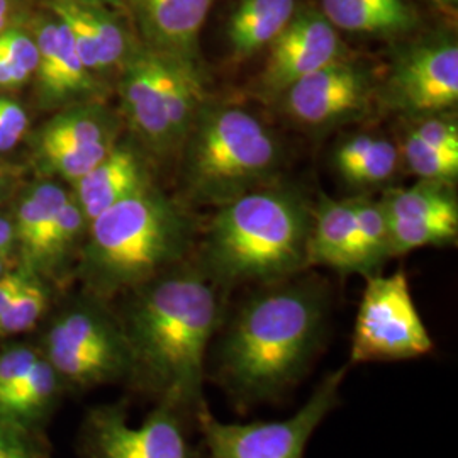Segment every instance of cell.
Masks as SVG:
<instances>
[{
  "mask_svg": "<svg viewBox=\"0 0 458 458\" xmlns=\"http://www.w3.org/2000/svg\"><path fill=\"white\" fill-rule=\"evenodd\" d=\"M0 17H13V2L0 0Z\"/></svg>",
  "mask_w": 458,
  "mask_h": 458,
  "instance_id": "40",
  "label": "cell"
},
{
  "mask_svg": "<svg viewBox=\"0 0 458 458\" xmlns=\"http://www.w3.org/2000/svg\"><path fill=\"white\" fill-rule=\"evenodd\" d=\"M75 2H82V4H92V5H104V7H109V5H121L123 0H75Z\"/></svg>",
  "mask_w": 458,
  "mask_h": 458,
  "instance_id": "39",
  "label": "cell"
},
{
  "mask_svg": "<svg viewBox=\"0 0 458 458\" xmlns=\"http://www.w3.org/2000/svg\"><path fill=\"white\" fill-rule=\"evenodd\" d=\"M391 221L458 219V200L450 183L420 181L408 189H394L378 200Z\"/></svg>",
  "mask_w": 458,
  "mask_h": 458,
  "instance_id": "25",
  "label": "cell"
},
{
  "mask_svg": "<svg viewBox=\"0 0 458 458\" xmlns=\"http://www.w3.org/2000/svg\"><path fill=\"white\" fill-rule=\"evenodd\" d=\"M372 96V73L344 58L306 75L277 98L301 126L327 130L359 119L370 107Z\"/></svg>",
  "mask_w": 458,
  "mask_h": 458,
  "instance_id": "11",
  "label": "cell"
},
{
  "mask_svg": "<svg viewBox=\"0 0 458 458\" xmlns=\"http://www.w3.org/2000/svg\"><path fill=\"white\" fill-rule=\"evenodd\" d=\"M295 11V0H240L226 26L231 58L243 62L268 48Z\"/></svg>",
  "mask_w": 458,
  "mask_h": 458,
  "instance_id": "19",
  "label": "cell"
},
{
  "mask_svg": "<svg viewBox=\"0 0 458 458\" xmlns=\"http://www.w3.org/2000/svg\"><path fill=\"white\" fill-rule=\"evenodd\" d=\"M119 92L126 121L145 147L162 158L175 153L158 79L157 51L148 47L134 48L121 68Z\"/></svg>",
  "mask_w": 458,
  "mask_h": 458,
  "instance_id": "13",
  "label": "cell"
},
{
  "mask_svg": "<svg viewBox=\"0 0 458 458\" xmlns=\"http://www.w3.org/2000/svg\"><path fill=\"white\" fill-rule=\"evenodd\" d=\"M331 162L344 182L370 189L391 181L401 162L399 147L376 134H353L335 148Z\"/></svg>",
  "mask_w": 458,
  "mask_h": 458,
  "instance_id": "22",
  "label": "cell"
},
{
  "mask_svg": "<svg viewBox=\"0 0 458 458\" xmlns=\"http://www.w3.org/2000/svg\"><path fill=\"white\" fill-rule=\"evenodd\" d=\"M49 7L68 28L83 65L94 75L123 68L136 48L130 34L104 5L51 0Z\"/></svg>",
  "mask_w": 458,
  "mask_h": 458,
  "instance_id": "14",
  "label": "cell"
},
{
  "mask_svg": "<svg viewBox=\"0 0 458 458\" xmlns=\"http://www.w3.org/2000/svg\"><path fill=\"white\" fill-rule=\"evenodd\" d=\"M34 41L38 48L36 77L38 87L47 102L58 104V73H60V24L58 19H48L36 26Z\"/></svg>",
  "mask_w": 458,
  "mask_h": 458,
  "instance_id": "29",
  "label": "cell"
},
{
  "mask_svg": "<svg viewBox=\"0 0 458 458\" xmlns=\"http://www.w3.org/2000/svg\"><path fill=\"white\" fill-rule=\"evenodd\" d=\"M158 79L164 94L168 124L175 148L194 126L202 106L208 102L200 65L158 53Z\"/></svg>",
  "mask_w": 458,
  "mask_h": 458,
  "instance_id": "20",
  "label": "cell"
},
{
  "mask_svg": "<svg viewBox=\"0 0 458 458\" xmlns=\"http://www.w3.org/2000/svg\"><path fill=\"white\" fill-rule=\"evenodd\" d=\"M17 248L14 223L0 216V259L14 263V250Z\"/></svg>",
  "mask_w": 458,
  "mask_h": 458,
  "instance_id": "37",
  "label": "cell"
},
{
  "mask_svg": "<svg viewBox=\"0 0 458 458\" xmlns=\"http://www.w3.org/2000/svg\"><path fill=\"white\" fill-rule=\"evenodd\" d=\"M194 240V219L151 183L89 223L79 276L109 301L185 262Z\"/></svg>",
  "mask_w": 458,
  "mask_h": 458,
  "instance_id": "4",
  "label": "cell"
},
{
  "mask_svg": "<svg viewBox=\"0 0 458 458\" xmlns=\"http://www.w3.org/2000/svg\"><path fill=\"white\" fill-rule=\"evenodd\" d=\"M181 149L187 192L217 208L265 187L282 162L277 138L257 115L209 100Z\"/></svg>",
  "mask_w": 458,
  "mask_h": 458,
  "instance_id": "5",
  "label": "cell"
},
{
  "mask_svg": "<svg viewBox=\"0 0 458 458\" xmlns=\"http://www.w3.org/2000/svg\"><path fill=\"white\" fill-rule=\"evenodd\" d=\"M433 4H437L438 7H445V9H454L457 7L458 0H431Z\"/></svg>",
  "mask_w": 458,
  "mask_h": 458,
  "instance_id": "42",
  "label": "cell"
},
{
  "mask_svg": "<svg viewBox=\"0 0 458 458\" xmlns=\"http://www.w3.org/2000/svg\"><path fill=\"white\" fill-rule=\"evenodd\" d=\"M30 274H31V270L19 265L0 277V312L11 304V301L21 291V287L24 285Z\"/></svg>",
  "mask_w": 458,
  "mask_h": 458,
  "instance_id": "35",
  "label": "cell"
},
{
  "mask_svg": "<svg viewBox=\"0 0 458 458\" xmlns=\"http://www.w3.org/2000/svg\"><path fill=\"white\" fill-rule=\"evenodd\" d=\"M30 77L31 75L26 70H22L21 66L13 64L11 60L0 56V87L13 89L17 85H22Z\"/></svg>",
  "mask_w": 458,
  "mask_h": 458,
  "instance_id": "36",
  "label": "cell"
},
{
  "mask_svg": "<svg viewBox=\"0 0 458 458\" xmlns=\"http://www.w3.org/2000/svg\"><path fill=\"white\" fill-rule=\"evenodd\" d=\"M68 197L60 185L45 182L36 185L19 204L14 231L21 267L39 277L47 276L49 240Z\"/></svg>",
  "mask_w": 458,
  "mask_h": 458,
  "instance_id": "18",
  "label": "cell"
},
{
  "mask_svg": "<svg viewBox=\"0 0 458 458\" xmlns=\"http://www.w3.org/2000/svg\"><path fill=\"white\" fill-rule=\"evenodd\" d=\"M149 49L199 65V36L216 0H126Z\"/></svg>",
  "mask_w": 458,
  "mask_h": 458,
  "instance_id": "15",
  "label": "cell"
},
{
  "mask_svg": "<svg viewBox=\"0 0 458 458\" xmlns=\"http://www.w3.org/2000/svg\"><path fill=\"white\" fill-rule=\"evenodd\" d=\"M124 295L117 316L131 350L126 387L196 421L208 408V348L226 319L225 289L185 260Z\"/></svg>",
  "mask_w": 458,
  "mask_h": 458,
  "instance_id": "1",
  "label": "cell"
},
{
  "mask_svg": "<svg viewBox=\"0 0 458 458\" xmlns=\"http://www.w3.org/2000/svg\"><path fill=\"white\" fill-rule=\"evenodd\" d=\"M353 200V216L357 229V245L360 255L361 276H377L380 267L391 257L387 217L380 202L357 197Z\"/></svg>",
  "mask_w": 458,
  "mask_h": 458,
  "instance_id": "26",
  "label": "cell"
},
{
  "mask_svg": "<svg viewBox=\"0 0 458 458\" xmlns=\"http://www.w3.org/2000/svg\"><path fill=\"white\" fill-rule=\"evenodd\" d=\"M0 126L19 141L28 131V114L16 100L0 98Z\"/></svg>",
  "mask_w": 458,
  "mask_h": 458,
  "instance_id": "34",
  "label": "cell"
},
{
  "mask_svg": "<svg viewBox=\"0 0 458 458\" xmlns=\"http://www.w3.org/2000/svg\"><path fill=\"white\" fill-rule=\"evenodd\" d=\"M293 278L262 285L216 335L211 378L242 410L293 389L325 344L327 291Z\"/></svg>",
  "mask_w": 458,
  "mask_h": 458,
  "instance_id": "2",
  "label": "cell"
},
{
  "mask_svg": "<svg viewBox=\"0 0 458 458\" xmlns=\"http://www.w3.org/2000/svg\"><path fill=\"white\" fill-rule=\"evenodd\" d=\"M386 102L404 114H442L458 102V47L452 39L412 45L399 55L384 85Z\"/></svg>",
  "mask_w": 458,
  "mask_h": 458,
  "instance_id": "10",
  "label": "cell"
},
{
  "mask_svg": "<svg viewBox=\"0 0 458 458\" xmlns=\"http://www.w3.org/2000/svg\"><path fill=\"white\" fill-rule=\"evenodd\" d=\"M65 394L62 378L41 355L31 374L0 403V421L43 431Z\"/></svg>",
  "mask_w": 458,
  "mask_h": 458,
  "instance_id": "21",
  "label": "cell"
},
{
  "mask_svg": "<svg viewBox=\"0 0 458 458\" xmlns=\"http://www.w3.org/2000/svg\"><path fill=\"white\" fill-rule=\"evenodd\" d=\"M75 185V199L87 223L126 197L151 185L147 164L132 148L115 143L113 149Z\"/></svg>",
  "mask_w": 458,
  "mask_h": 458,
  "instance_id": "16",
  "label": "cell"
},
{
  "mask_svg": "<svg viewBox=\"0 0 458 458\" xmlns=\"http://www.w3.org/2000/svg\"><path fill=\"white\" fill-rule=\"evenodd\" d=\"M117 138V121L98 104H81L55 115L39 132V151L75 149L94 145H113Z\"/></svg>",
  "mask_w": 458,
  "mask_h": 458,
  "instance_id": "24",
  "label": "cell"
},
{
  "mask_svg": "<svg viewBox=\"0 0 458 458\" xmlns=\"http://www.w3.org/2000/svg\"><path fill=\"white\" fill-rule=\"evenodd\" d=\"M191 418L170 403H157L141 426L130 425L123 403L87 411L77 437L82 458H199L187 437Z\"/></svg>",
  "mask_w": 458,
  "mask_h": 458,
  "instance_id": "9",
  "label": "cell"
},
{
  "mask_svg": "<svg viewBox=\"0 0 458 458\" xmlns=\"http://www.w3.org/2000/svg\"><path fill=\"white\" fill-rule=\"evenodd\" d=\"M9 270H13V262L0 259V277H2L4 274H7Z\"/></svg>",
  "mask_w": 458,
  "mask_h": 458,
  "instance_id": "43",
  "label": "cell"
},
{
  "mask_svg": "<svg viewBox=\"0 0 458 458\" xmlns=\"http://www.w3.org/2000/svg\"><path fill=\"white\" fill-rule=\"evenodd\" d=\"M7 185H9V177H7V170L0 165V199H2V194H4V191L7 189Z\"/></svg>",
  "mask_w": 458,
  "mask_h": 458,
  "instance_id": "41",
  "label": "cell"
},
{
  "mask_svg": "<svg viewBox=\"0 0 458 458\" xmlns=\"http://www.w3.org/2000/svg\"><path fill=\"white\" fill-rule=\"evenodd\" d=\"M0 56L11 60L13 64L33 75L38 66V48L34 36L21 28L9 26L0 33Z\"/></svg>",
  "mask_w": 458,
  "mask_h": 458,
  "instance_id": "33",
  "label": "cell"
},
{
  "mask_svg": "<svg viewBox=\"0 0 458 458\" xmlns=\"http://www.w3.org/2000/svg\"><path fill=\"white\" fill-rule=\"evenodd\" d=\"M344 58V41L327 17L316 11H295L291 22L268 47L259 90L277 98L293 83Z\"/></svg>",
  "mask_w": 458,
  "mask_h": 458,
  "instance_id": "12",
  "label": "cell"
},
{
  "mask_svg": "<svg viewBox=\"0 0 458 458\" xmlns=\"http://www.w3.org/2000/svg\"><path fill=\"white\" fill-rule=\"evenodd\" d=\"M344 376L346 367L325 376L306 404L284 421L231 425L217 421L206 408L196 423L209 458H304L312 433L340 404Z\"/></svg>",
  "mask_w": 458,
  "mask_h": 458,
  "instance_id": "8",
  "label": "cell"
},
{
  "mask_svg": "<svg viewBox=\"0 0 458 458\" xmlns=\"http://www.w3.org/2000/svg\"><path fill=\"white\" fill-rule=\"evenodd\" d=\"M312 211L289 189L262 187L219 206L196 263L228 291L297 277L308 265Z\"/></svg>",
  "mask_w": 458,
  "mask_h": 458,
  "instance_id": "3",
  "label": "cell"
},
{
  "mask_svg": "<svg viewBox=\"0 0 458 458\" xmlns=\"http://www.w3.org/2000/svg\"><path fill=\"white\" fill-rule=\"evenodd\" d=\"M311 211L308 265L327 267L342 276H361L353 200L323 197Z\"/></svg>",
  "mask_w": 458,
  "mask_h": 458,
  "instance_id": "17",
  "label": "cell"
},
{
  "mask_svg": "<svg viewBox=\"0 0 458 458\" xmlns=\"http://www.w3.org/2000/svg\"><path fill=\"white\" fill-rule=\"evenodd\" d=\"M321 14L335 30L380 36L406 33L418 21L406 0H321Z\"/></svg>",
  "mask_w": 458,
  "mask_h": 458,
  "instance_id": "23",
  "label": "cell"
},
{
  "mask_svg": "<svg viewBox=\"0 0 458 458\" xmlns=\"http://www.w3.org/2000/svg\"><path fill=\"white\" fill-rule=\"evenodd\" d=\"M48 308V287L43 278L31 272L11 304L0 312V342L33 331Z\"/></svg>",
  "mask_w": 458,
  "mask_h": 458,
  "instance_id": "28",
  "label": "cell"
},
{
  "mask_svg": "<svg viewBox=\"0 0 458 458\" xmlns=\"http://www.w3.org/2000/svg\"><path fill=\"white\" fill-rule=\"evenodd\" d=\"M41 355L68 394L123 384L131 376V350L117 312L90 293L58 312L39 342Z\"/></svg>",
  "mask_w": 458,
  "mask_h": 458,
  "instance_id": "6",
  "label": "cell"
},
{
  "mask_svg": "<svg viewBox=\"0 0 458 458\" xmlns=\"http://www.w3.org/2000/svg\"><path fill=\"white\" fill-rule=\"evenodd\" d=\"M113 145H94V147L75 148V149H48L39 151L45 164L51 172L62 179L77 183L85 177L104 157L113 149Z\"/></svg>",
  "mask_w": 458,
  "mask_h": 458,
  "instance_id": "30",
  "label": "cell"
},
{
  "mask_svg": "<svg viewBox=\"0 0 458 458\" xmlns=\"http://www.w3.org/2000/svg\"><path fill=\"white\" fill-rule=\"evenodd\" d=\"M0 458H51L43 431L0 421Z\"/></svg>",
  "mask_w": 458,
  "mask_h": 458,
  "instance_id": "32",
  "label": "cell"
},
{
  "mask_svg": "<svg viewBox=\"0 0 458 458\" xmlns=\"http://www.w3.org/2000/svg\"><path fill=\"white\" fill-rule=\"evenodd\" d=\"M401 160H404L411 174L420 181L454 183L458 177V149H448L426 143L410 128L404 132L399 147Z\"/></svg>",
  "mask_w": 458,
  "mask_h": 458,
  "instance_id": "27",
  "label": "cell"
},
{
  "mask_svg": "<svg viewBox=\"0 0 458 458\" xmlns=\"http://www.w3.org/2000/svg\"><path fill=\"white\" fill-rule=\"evenodd\" d=\"M433 340L411 295L404 270L367 277L350 348V363L410 360L428 355Z\"/></svg>",
  "mask_w": 458,
  "mask_h": 458,
  "instance_id": "7",
  "label": "cell"
},
{
  "mask_svg": "<svg viewBox=\"0 0 458 458\" xmlns=\"http://www.w3.org/2000/svg\"><path fill=\"white\" fill-rule=\"evenodd\" d=\"M39 359V346L33 342H7L0 346V403L31 374Z\"/></svg>",
  "mask_w": 458,
  "mask_h": 458,
  "instance_id": "31",
  "label": "cell"
},
{
  "mask_svg": "<svg viewBox=\"0 0 458 458\" xmlns=\"http://www.w3.org/2000/svg\"><path fill=\"white\" fill-rule=\"evenodd\" d=\"M17 143H19V140L0 126V151H9L16 147Z\"/></svg>",
  "mask_w": 458,
  "mask_h": 458,
  "instance_id": "38",
  "label": "cell"
}]
</instances>
